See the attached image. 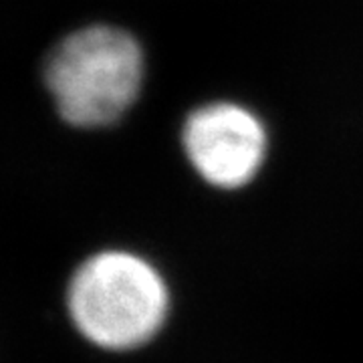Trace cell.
I'll return each instance as SVG.
<instances>
[{
    "instance_id": "7a4b0ae2",
    "label": "cell",
    "mask_w": 363,
    "mask_h": 363,
    "mask_svg": "<svg viewBox=\"0 0 363 363\" xmlns=\"http://www.w3.org/2000/svg\"><path fill=\"white\" fill-rule=\"evenodd\" d=\"M143 51L128 30L79 28L61 40L45 65V83L69 125L97 130L117 123L140 97Z\"/></svg>"
},
{
    "instance_id": "3957f363",
    "label": "cell",
    "mask_w": 363,
    "mask_h": 363,
    "mask_svg": "<svg viewBox=\"0 0 363 363\" xmlns=\"http://www.w3.org/2000/svg\"><path fill=\"white\" fill-rule=\"evenodd\" d=\"M182 145L210 186L234 190L259 174L267 156V131L247 107L218 101L202 105L188 116Z\"/></svg>"
},
{
    "instance_id": "6da1fadb",
    "label": "cell",
    "mask_w": 363,
    "mask_h": 363,
    "mask_svg": "<svg viewBox=\"0 0 363 363\" xmlns=\"http://www.w3.org/2000/svg\"><path fill=\"white\" fill-rule=\"evenodd\" d=\"M63 311L73 333L101 351H130L147 343L168 313V289L142 257L104 250L69 277Z\"/></svg>"
}]
</instances>
